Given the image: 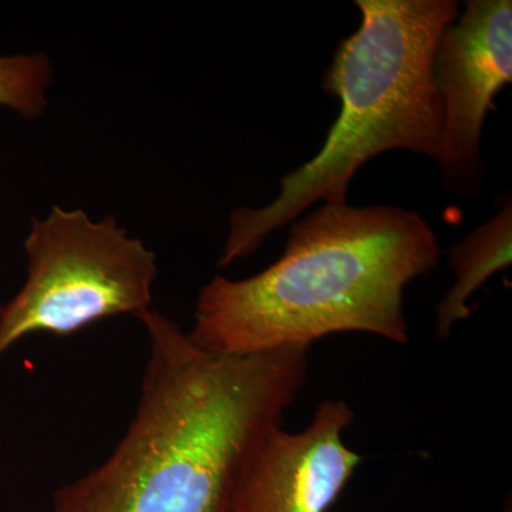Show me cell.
I'll list each match as a JSON object with an SVG mask.
<instances>
[{"label":"cell","mask_w":512,"mask_h":512,"mask_svg":"<svg viewBox=\"0 0 512 512\" xmlns=\"http://www.w3.org/2000/svg\"><path fill=\"white\" fill-rule=\"evenodd\" d=\"M353 421L348 403L326 400L306 429L269 431L242 473L234 512H328L362 464L343 441Z\"/></svg>","instance_id":"8992f818"},{"label":"cell","mask_w":512,"mask_h":512,"mask_svg":"<svg viewBox=\"0 0 512 512\" xmlns=\"http://www.w3.org/2000/svg\"><path fill=\"white\" fill-rule=\"evenodd\" d=\"M504 512H511V508L508 507V510H505Z\"/></svg>","instance_id":"9c48e42d"},{"label":"cell","mask_w":512,"mask_h":512,"mask_svg":"<svg viewBox=\"0 0 512 512\" xmlns=\"http://www.w3.org/2000/svg\"><path fill=\"white\" fill-rule=\"evenodd\" d=\"M511 248L512 211L508 201L494 218L451 249L450 264L456 282L437 306L436 329L440 339H446L457 322L471 315L468 301L485 281L511 265Z\"/></svg>","instance_id":"52a82bcc"},{"label":"cell","mask_w":512,"mask_h":512,"mask_svg":"<svg viewBox=\"0 0 512 512\" xmlns=\"http://www.w3.org/2000/svg\"><path fill=\"white\" fill-rule=\"evenodd\" d=\"M362 25L339 43L323 90L340 114L322 150L281 181L259 210L232 212L220 266L247 258L275 229L318 201L348 204L349 185L370 158L390 150L443 156V107L431 82L434 47L458 18L454 0H357Z\"/></svg>","instance_id":"3957f363"},{"label":"cell","mask_w":512,"mask_h":512,"mask_svg":"<svg viewBox=\"0 0 512 512\" xmlns=\"http://www.w3.org/2000/svg\"><path fill=\"white\" fill-rule=\"evenodd\" d=\"M25 284L0 309V356L30 333L69 336L99 320L150 311L156 255L113 215L53 207L25 241Z\"/></svg>","instance_id":"277c9868"},{"label":"cell","mask_w":512,"mask_h":512,"mask_svg":"<svg viewBox=\"0 0 512 512\" xmlns=\"http://www.w3.org/2000/svg\"><path fill=\"white\" fill-rule=\"evenodd\" d=\"M439 242L420 214L325 204L293 222L284 254L249 278L214 276L188 336L221 356L311 348L333 333L407 343L404 289L436 266Z\"/></svg>","instance_id":"7a4b0ae2"},{"label":"cell","mask_w":512,"mask_h":512,"mask_svg":"<svg viewBox=\"0 0 512 512\" xmlns=\"http://www.w3.org/2000/svg\"><path fill=\"white\" fill-rule=\"evenodd\" d=\"M148 360L116 450L63 485L52 512H234L256 447L284 426L308 376V348L221 356L157 311L137 316Z\"/></svg>","instance_id":"6da1fadb"},{"label":"cell","mask_w":512,"mask_h":512,"mask_svg":"<svg viewBox=\"0 0 512 512\" xmlns=\"http://www.w3.org/2000/svg\"><path fill=\"white\" fill-rule=\"evenodd\" d=\"M512 80V3L471 0L441 33L431 82L443 107L441 174L450 188L473 187L487 111Z\"/></svg>","instance_id":"5b68a950"},{"label":"cell","mask_w":512,"mask_h":512,"mask_svg":"<svg viewBox=\"0 0 512 512\" xmlns=\"http://www.w3.org/2000/svg\"><path fill=\"white\" fill-rule=\"evenodd\" d=\"M52 80V63L45 53L0 56V106L23 119H37L45 113Z\"/></svg>","instance_id":"ba28073f"},{"label":"cell","mask_w":512,"mask_h":512,"mask_svg":"<svg viewBox=\"0 0 512 512\" xmlns=\"http://www.w3.org/2000/svg\"><path fill=\"white\" fill-rule=\"evenodd\" d=\"M0 309H2V305H0Z\"/></svg>","instance_id":"30bf717a"}]
</instances>
